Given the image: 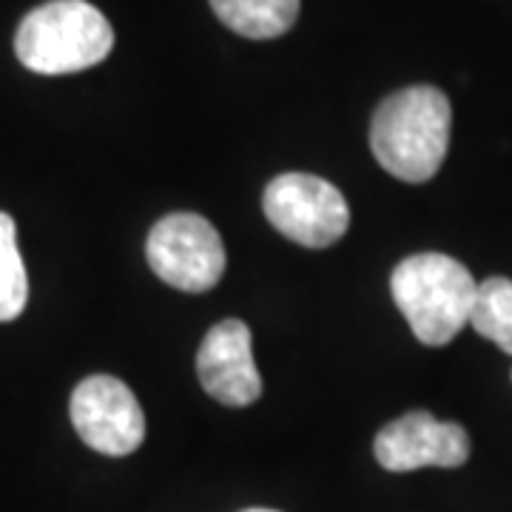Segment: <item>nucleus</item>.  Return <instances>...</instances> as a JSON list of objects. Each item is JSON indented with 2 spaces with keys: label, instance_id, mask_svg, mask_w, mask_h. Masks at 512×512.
I'll return each instance as SVG.
<instances>
[{
  "label": "nucleus",
  "instance_id": "obj_5",
  "mask_svg": "<svg viewBox=\"0 0 512 512\" xmlns=\"http://www.w3.org/2000/svg\"><path fill=\"white\" fill-rule=\"evenodd\" d=\"M146 259L165 285L185 293L211 291L225 274L222 237L211 222L191 211L168 214L151 228Z\"/></svg>",
  "mask_w": 512,
  "mask_h": 512
},
{
  "label": "nucleus",
  "instance_id": "obj_11",
  "mask_svg": "<svg viewBox=\"0 0 512 512\" xmlns=\"http://www.w3.org/2000/svg\"><path fill=\"white\" fill-rule=\"evenodd\" d=\"M29 276L18 248L15 220L0 211V322H12L26 311Z\"/></svg>",
  "mask_w": 512,
  "mask_h": 512
},
{
  "label": "nucleus",
  "instance_id": "obj_6",
  "mask_svg": "<svg viewBox=\"0 0 512 512\" xmlns=\"http://www.w3.org/2000/svg\"><path fill=\"white\" fill-rule=\"evenodd\" d=\"M72 424L77 436L103 456H131L146 441V416L126 382L89 376L74 387Z\"/></svg>",
  "mask_w": 512,
  "mask_h": 512
},
{
  "label": "nucleus",
  "instance_id": "obj_4",
  "mask_svg": "<svg viewBox=\"0 0 512 512\" xmlns=\"http://www.w3.org/2000/svg\"><path fill=\"white\" fill-rule=\"evenodd\" d=\"M265 217L282 237L305 248H330L348 234L345 194L313 174H279L262 194Z\"/></svg>",
  "mask_w": 512,
  "mask_h": 512
},
{
  "label": "nucleus",
  "instance_id": "obj_10",
  "mask_svg": "<svg viewBox=\"0 0 512 512\" xmlns=\"http://www.w3.org/2000/svg\"><path fill=\"white\" fill-rule=\"evenodd\" d=\"M470 325L512 356V279L490 276L478 285Z\"/></svg>",
  "mask_w": 512,
  "mask_h": 512
},
{
  "label": "nucleus",
  "instance_id": "obj_8",
  "mask_svg": "<svg viewBox=\"0 0 512 512\" xmlns=\"http://www.w3.org/2000/svg\"><path fill=\"white\" fill-rule=\"evenodd\" d=\"M197 376L202 390L225 407H248L262 396L251 328L242 319H222L205 333L197 353Z\"/></svg>",
  "mask_w": 512,
  "mask_h": 512
},
{
  "label": "nucleus",
  "instance_id": "obj_7",
  "mask_svg": "<svg viewBox=\"0 0 512 512\" xmlns=\"http://www.w3.org/2000/svg\"><path fill=\"white\" fill-rule=\"evenodd\" d=\"M376 461L390 473L421 467H461L470 458V436L458 421H441L427 410H410L390 421L373 441Z\"/></svg>",
  "mask_w": 512,
  "mask_h": 512
},
{
  "label": "nucleus",
  "instance_id": "obj_12",
  "mask_svg": "<svg viewBox=\"0 0 512 512\" xmlns=\"http://www.w3.org/2000/svg\"><path fill=\"white\" fill-rule=\"evenodd\" d=\"M245 512H276V510H245Z\"/></svg>",
  "mask_w": 512,
  "mask_h": 512
},
{
  "label": "nucleus",
  "instance_id": "obj_2",
  "mask_svg": "<svg viewBox=\"0 0 512 512\" xmlns=\"http://www.w3.org/2000/svg\"><path fill=\"white\" fill-rule=\"evenodd\" d=\"M390 293L421 345L444 348L470 325L478 282L447 254H413L396 265Z\"/></svg>",
  "mask_w": 512,
  "mask_h": 512
},
{
  "label": "nucleus",
  "instance_id": "obj_1",
  "mask_svg": "<svg viewBox=\"0 0 512 512\" xmlns=\"http://www.w3.org/2000/svg\"><path fill=\"white\" fill-rule=\"evenodd\" d=\"M453 106L436 86H410L379 103L370 123V148L387 174L402 183H427L450 148Z\"/></svg>",
  "mask_w": 512,
  "mask_h": 512
},
{
  "label": "nucleus",
  "instance_id": "obj_9",
  "mask_svg": "<svg viewBox=\"0 0 512 512\" xmlns=\"http://www.w3.org/2000/svg\"><path fill=\"white\" fill-rule=\"evenodd\" d=\"M302 0H211L217 18L242 37L271 40L291 32Z\"/></svg>",
  "mask_w": 512,
  "mask_h": 512
},
{
  "label": "nucleus",
  "instance_id": "obj_3",
  "mask_svg": "<svg viewBox=\"0 0 512 512\" xmlns=\"http://www.w3.org/2000/svg\"><path fill=\"white\" fill-rule=\"evenodd\" d=\"M114 49L106 15L86 0H52L20 20L15 55L37 74H72L103 63Z\"/></svg>",
  "mask_w": 512,
  "mask_h": 512
}]
</instances>
